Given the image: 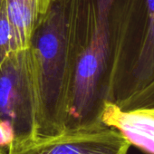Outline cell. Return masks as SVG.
Returning <instances> with one entry per match:
<instances>
[{
	"label": "cell",
	"mask_w": 154,
	"mask_h": 154,
	"mask_svg": "<svg viewBox=\"0 0 154 154\" xmlns=\"http://www.w3.org/2000/svg\"><path fill=\"white\" fill-rule=\"evenodd\" d=\"M2 3L12 25L18 50L27 49L52 0H2Z\"/></svg>",
	"instance_id": "52a82bcc"
},
{
	"label": "cell",
	"mask_w": 154,
	"mask_h": 154,
	"mask_svg": "<svg viewBox=\"0 0 154 154\" xmlns=\"http://www.w3.org/2000/svg\"><path fill=\"white\" fill-rule=\"evenodd\" d=\"M0 127L15 140L35 138V93L28 48L12 52L0 63Z\"/></svg>",
	"instance_id": "277c9868"
},
{
	"label": "cell",
	"mask_w": 154,
	"mask_h": 154,
	"mask_svg": "<svg viewBox=\"0 0 154 154\" xmlns=\"http://www.w3.org/2000/svg\"><path fill=\"white\" fill-rule=\"evenodd\" d=\"M1 146H3V145H0V147H1Z\"/></svg>",
	"instance_id": "8fae6325"
},
{
	"label": "cell",
	"mask_w": 154,
	"mask_h": 154,
	"mask_svg": "<svg viewBox=\"0 0 154 154\" xmlns=\"http://www.w3.org/2000/svg\"><path fill=\"white\" fill-rule=\"evenodd\" d=\"M18 50L14 30L2 0H0V63L14 51Z\"/></svg>",
	"instance_id": "ba28073f"
},
{
	"label": "cell",
	"mask_w": 154,
	"mask_h": 154,
	"mask_svg": "<svg viewBox=\"0 0 154 154\" xmlns=\"http://www.w3.org/2000/svg\"><path fill=\"white\" fill-rule=\"evenodd\" d=\"M7 152H8V144L0 147V154H7Z\"/></svg>",
	"instance_id": "30bf717a"
},
{
	"label": "cell",
	"mask_w": 154,
	"mask_h": 154,
	"mask_svg": "<svg viewBox=\"0 0 154 154\" xmlns=\"http://www.w3.org/2000/svg\"><path fill=\"white\" fill-rule=\"evenodd\" d=\"M113 0H71L64 131L99 126L113 37Z\"/></svg>",
	"instance_id": "6da1fadb"
},
{
	"label": "cell",
	"mask_w": 154,
	"mask_h": 154,
	"mask_svg": "<svg viewBox=\"0 0 154 154\" xmlns=\"http://www.w3.org/2000/svg\"><path fill=\"white\" fill-rule=\"evenodd\" d=\"M100 119L104 125L120 131L131 146L154 154V105L123 110L105 101Z\"/></svg>",
	"instance_id": "8992f818"
},
{
	"label": "cell",
	"mask_w": 154,
	"mask_h": 154,
	"mask_svg": "<svg viewBox=\"0 0 154 154\" xmlns=\"http://www.w3.org/2000/svg\"><path fill=\"white\" fill-rule=\"evenodd\" d=\"M113 17L107 96L120 106L154 74V0H114Z\"/></svg>",
	"instance_id": "3957f363"
},
{
	"label": "cell",
	"mask_w": 154,
	"mask_h": 154,
	"mask_svg": "<svg viewBox=\"0 0 154 154\" xmlns=\"http://www.w3.org/2000/svg\"><path fill=\"white\" fill-rule=\"evenodd\" d=\"M130 147L120 131L102 124L52 136L11 140L7 154H129Z\"/></svg>",
	"instance_id": "5b68a950"
},
{
	"label": "cell",
	"mask_w": 154,
	"mask_h": 154,
	"mask_svg": "<svg viewBox=\"0 0 154 154\" xmlns=\"http://www.w3.org/2000/svg\"><path fill=\"white\" fill-rule=\"evenodd\" d=\"M154 105V74L151 78L138 91L128 97L119 107L123 110H129L138 107H146Z\"/></svg>",
	"instance_id": "9c48e42d"
},
{
	"label": "cell",
	"mask_w": 154,
	"mask_h": 154,
	"mask_svg": "<svg viewBox=\"0 0 154 154\" xmlns=\"http://www.w3.org/2000/svg\"><path fill=\"white\" fill-rule=\"evenodd\" d=\"M70 1L52 0L28 47L35 93L36 137L64 131Z\"/></svg>",
	"instance_id": "7a4b0ae2"
}]
</instances>
